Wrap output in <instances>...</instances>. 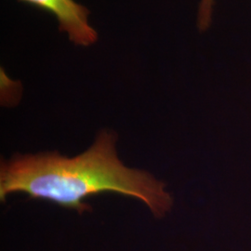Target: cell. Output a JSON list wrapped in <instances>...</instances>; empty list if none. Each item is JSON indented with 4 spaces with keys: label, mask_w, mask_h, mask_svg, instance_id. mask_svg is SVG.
I'll list each match as a JSON object with an SVG mask.
<instances>
[{
    "label": "cell",
    "mask_w": 251,
    "mask_h": 251,
    "mask_svg": "<svg viewBox=\"0 0 251 251\" xmlns=\"http://www.w3.org/2000/svg\"><path fill=\"white\" fill-rule=\"evenodd\" d=\"M215 0H200L198 12V27L199 31H206L211 23L214 11Z\"/></svg>",
    "instance_id": "obj_3"
},
{
    "label": "cell",
    "mask_w": 251,
    "mask_h": 251,
    "mask_svg": "<svg viewBox=\"0 0 251 251\" xmlns=\"http://www.w3.org/2000/svg\"><path fill=\"white\" fill-rule=\"evenodd\" d=\"M117 143V133L102 129L90 148L75 157L58 152L14 154L1 162V202L25 193L82 214L91 211L86 199L112 192L141 200L155 218L169 214L174 200L166 183L147 171L126 167Z\"/></svg>",
    "instance_id": "obj_1"
},
{
    "label": "cell",
    "mask_w": 251,
    "mask_h": 251,
    "mask_svg": "<svg viewBox=\"0 0 251 251\" xmlns=\"http://www.w3.org/2000/svg\"><path fill=\"white\" fill-rule=\"evenodd\" d=\"M52 14L75 45L88 47L97 41L98 34L89 23L90 11L75 0H20Z\"/></svg>",
    "instance_id": "obj_2"
}]
</instances>
